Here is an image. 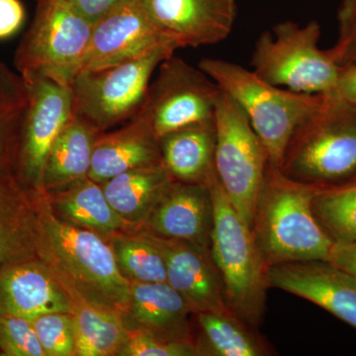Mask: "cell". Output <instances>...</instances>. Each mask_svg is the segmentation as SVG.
Here are the masks:
<instances>
[{
    "mask_svg": "<svg viewBox=\"0 0 356 356\" xmlns=\"http://www.w3.org/2000/svg\"><path fill=\"white\" fill-rule=\"evenodd\" d=\"M36 200L40 259L84 298L125 315L131 282L119 270L108 241L58 217L46 191Z\"/></svg>",
    "mask_w": 356,
    "mask_h": 356,
    "instance_id": "obj_1",
    "label": "cell"
},
{
    "mask_svg": "<svg viewBox=\"0 0 356 356\" xmlns=\"http://www.w3.org/2000/svg\"><path fill=\"white\" fill-rule=\"evenodd\" d=\"M317 189L290 179L270 163L267 165L252 222V233L267 266L329 261L334 241L312 207Z\"/></svg>",
    "mask_w": 356,
    "mask_h": 356,
    "instance_id": "obj_2",
    "label": "cell"
},
{
    "mask_svg": "<svg viewBox=\"0 0 356 356\" xmlns=\"http://www.w3.org/2000/svg\"><path fill=\"white\" fill-rule=\"evenodd\" d=\"M280 170L290 179L329 188L356 179V106L334 93L293 133Z\"/></svg>",
    "mask_w": 356,
    "mask_h": 356,
    "instance_id": "obj_3",
    "label": "cell"
},
{
    "mask_svg": "<svg viewBox=\"0 0 356 356\" xmlns=\"http://www.w3.org/2000/svg\"><path fill=\"white\" fill-rule=\"evenodd\" d=\"M214 226L210 252L232 312L257 329L266 310L267 266L252 229L225 195L216 175L208 181Z\"/></svg>",
    "mask_w": 356,
    "mask_h": 356,
    "instance_id": "obj_4",
    "label": "cell"
},
{
    "mask_svg": "<svg viewBox=\"0 0 356 356\" xmlns=\"http://www.w3.org/2000/svg\"><path fill=\"white\" fill-rule=\"evenodd\" d=\"M198 67L240 105L266 147L269 163L278 168L293 133L324 102L325 95L278 88L221 58H204Z\"/></svg>",
    "mask_w": 356,
    "mask_h": 356,
    "instance_id": "obj_5",
    "label": "cell"
},
{
    "mask_svg": "<svg viewBox=\"0 0 356 356\" xmlns=\"http://www.w3.org/2000/svg\"><path fill=\"white\" fill-rule=\"evenodd\" d=\"M321 26L284 21L261 33L252 56V72L262 81L307 95L336 91L341 67L331 51L318 47Z\"/></svg>",
    "mask_w": 356,
    "mask_h": 356,
    "instance_id": "obj_6",
    "label": "cell"
},
{
    "mask_svg": "<svg viewBox=\"0 0 356 356\" xmlns=\"http://www.w3.org/2000/svg\"><path fill=\"white\" fill-rule=\"evenodd\" d=\"M92 24L65 0H37L34 17L14 54L24 77L43 76L72 86L81 72Z\"/></svg>",
    "mask_w": 356,
    "mask_h": 356,
    "instance_id": "obj_7",
    "label": "cell"
},
{
    "mask_svg": "<svg viewBox=\"0 0 356 356\" xmlns=\"http://www.w3.org/2000/svg\"><path fill=\"white\" fill-rule=\"evenodd\" d=\"M214 121L215 175L225 195L252 229L257 199L269 163L266 147L240 105L222 89Z\"/></svg>",
    "mask_w": 356,
    "mask_h": 356,
    "instance_id": "obj_8",
    "label": "cell"
},
{
    "mask_svg": "<svg viewBox=\"0 0 356 356\" xmlns=\"http://www.w3.org/2000/svg\"><path fill=\"white\" fill-rule=\"evenodd\" d=\"M175 51L159 48L119 64L77 74L70 86L74 113L102 132L131 120L144 105L154 72Z\"/></svg>",
    "mask_w": 356,
    "mask_h": 356,
    "instance_id": "obj_9",
    "label": "cell"
},
{
    "mask_svg": "<svg viewBox=\"0 0 356 356\" xmlns=\"http://www.w3.org/2000/svg\"><path fill=\"white\" fill-rule=\"evenodd\" d=\"M221 90L203 70L172 55L159 65L139 113L159 140L173 131L214 120Z\"/></svg>",
    "mask_w": 356,
    "mask_h": 356,
    "instance_id": "obj_10",
    "label": "cell"
},
{
    "mask_svg": "<svg viewBox=\"0 0 356 356\" xmlns=\"http://www.w3.org/2000/svg\"><path fill=\"white\" fill-rule=\"evenodd\" d=\"M24 79L29 98L11 172L27 188L40 192L51 147L74 115V96L70 86L47 77Z\"/></svg>",
    "mask_w": 356,
    "mask_h": 356,
    "instance_id": "obj_11",
    "label": "cell"
},
{
    "mask_svg": "<svg viewBox=\"0 0 356 356\" xmlns=\"http://www.w3.org/2000/svg\"><path fill=\"white\" fill-rule=\"evenodd\" d=\"M159 48L177 50L154 25L140 0H125L93 24L81 72L119 64Z\"/></svg>",
    "mask_w": 356,
    "mask_h": 356,
    "instance_id": "obj_12",
    "label": "cell"
},
{
    "mask_svg": "<svg viewBox=\"0 0 356 356\" xmlns=\"http://www.w3.org/2000/svg\"><path fill=\"white\" fill-rule=\"evenodd\" d=\"M159 31L177 49L220 43L233 31L236 0H140Z\"/></svg>",
    "mask_w": 356,
    "mask_h": 356,
    "instance_id": "obj_13",
    "label": "cell"
},
{
    "mask_svg": "<svg viewBox=\"0 0 356 356\" xmlns=\"http://www.w3.org/2000/svg\"><path fill=\"white\" fill-rule=\"evenodd\" d=\"M267 284L308 300L356 329V278L331 262L273 264Z\"/></svg>",
    "mask_w": 356,
    "mask_h": 356,
    "instance_id": "obj_14",
    "label": "cell"
},
{
    "mask_svg": "<svg viewBox=\"0 0 356 356\" xmlns=\"http://www.w3.org/2000/svg\"><path fill=\"white\" fill-rule=\"evenodd\" d=\"M154 236L165 257L168 283L184 297L192 313L235 315L227 302L209 248Z\"/></svg>",
    "mask_w": 356,
    "mask_h": 356,
    "instance_id": "obj_15",
    "label": "cell"
},
{
    "mask_svg": "<svg viewBox=\"0 0 356 356\" xmlns=\"http://www.w3.org/2000/svg\"><path fill=\"white\" fill-rule=\"evenodd\" d=\"M213 226L214 207L208 184L175 181L140 229L210 250Z\"/></svg>",
    "mask_w": 356,
    "mask_h": 356,
    "instance_id": "obj_16",
    "label": "cell"
},
{
    "mask_svg": "<svg viewBox=\"0 0 356 356\" xmlns=\"http://www.w3.org/2000/svg\"><path fill=\"white\" fill-rule=\"evenodd\" d=\"M58 312L69 313L70 300L46 262L36 257L0 266V315L32 321Z\"/></svg>",
    "mask_w": 356,
    "mask_h": 356,
    "instance_id": "obj_17",
    "label": "cell"
},
{
    "mask_svg": "<svg viewBox=\"0 0 356 356\" xmlns=\"http://www.w3.org/2000/svg\"><path fill=\"white\" fill-rule=\"evenodd\" d=\"M191 316V307L168 282H131L124 315L127 327L142 330L166 341L194 343Z\"/></svg>",
    "mask_w": 356,
    "mask_h": 356,
    "instance_id": "obj_18",
    "label": "cell"
},
{
    "mask_svg": "<svg viewBox=\"0 0 356 356\" xmlns=\"http://www.w3.org/2000/svg\"><path fill=\"white\" fill-rule=\"evenodd\" d=\"M159 163L163 161L159 139L147 119L138 113L118 130L98 136L88 177L103 184L128 170Z\"/></svg>",
    "mask_w": 356,
    "mask_h": 356,
    "instance_id": "obj_19",
    "label": "cell"
},
{
    "mask_svg": "<svg viewBox=\"0 0 356 356\" xmlns=\"http://www.w3.org/2000/svg\"><path fill=\"white\" fill-rule=\"evenodd\" d=\"M37 193L0 172V266L39 257Z\"/></svg>",
    "mask_w": 356,
    "mask_h": 356,
    "instance_id": "obj_20",
    "label": "cell"
},
{
    "mask_svg": "<svg viewBox=\"0 0 356 356\" xmlns=\"http://www.w3.org/2000/svg\"><path fill=\"white\" fill-rule=\"evenodd\" d=\"M46 192L58 217L106 241L122 232L138 229L117 214L105 195L102 184L89 177Z\"/></svg>",
    "mask_w": 356,
    "mask_h": 356,
    "instance_id": "obj_21",
    "label": "cell"
},
{
    "mask_svg": "<svg viewBox=\"0 0 356 356\" xmlns=\"http://www.w3.org/2000/svg\"><path fill=\"white\" fill-rule=\"evenodd\" d=\"M161 161L175 181L207 184L215 175V121L166 134L159 140Z\"/></svg>",
    "mask_w": 356,
    "mask_h": 356,
    "instance_id": "obj_22",
    "label": "cell"
},
{
    "mask_svg": "<svg viewBox=\"0 0 356 356\" xmlns=\"http://www.w3.org/2000/svg\"><path fill=\"white\" fill-rule=\"evenodd\" d=\"M60 283L70 300L69 313L76 332V356L118 355L128 337L124 316L89 301L69 285Z\"/></svg>",
    "mask_w": 356,
    "mask_h": 356,
    "instance_id": "obj_23",
    "label": "cell"
},
{
    "mask_svg": "<svg viewBox=\"0 0 356 356\" xmlns=\"http://www.w3.org/2000/svg\"><path fill=\"white\" fill-rule=\"evenodd\" d=\"M175 181L165 165L159 163L121 173L102 187L117 214L139 229Z\"/></svg>",
    "mask_w": 356,
    "mask_h": 356,
    "instance_id": "obj_24",
    "label": "cell"
},
{
    "mask_svg": "<svg viewBox=\"0 0 356 356\" xmlns=\"http://www.w3.org/2000/svg\"><path fill=\"white\" fill-rule=\"evenodd\" d=\"M102 133L88 119L74 113L54 143L47 159L44 191L88 177L95 142Z\"/></svg>",
    "mask_w": 356,
    "mask_h": 356,
    "instance_id": "obj_25",
    "label": "cell"
},
{
    "mask_svg": "<svg viewBox=\"0 0 356 356\" xmlns=\"http://www.w3.org/2000/svg\"><path fill=\"white\" fill-rule=\"evenodd\" d=\"M199 336L194 337L198 355L266 356L273 355L268 343L257 329L235 315L193 314Z\"/></svg>",
    "mask_w": 356,
    "mask_h": 356,
    "instance_id": "obj_26",
    "label": "cell"
},
{
    "mask_svg": "<svg viewBox=\"0 0 356 356\" xmlns=\"http://www.w3.org/2000/svg\"><path fill=\"white\" fill-rule=\"evenodd\" d=\"M108 242L119 270L130 282H168L165 257L153 233L145 229L122 232Z\"/></svg>",
    "mask_w": 356,
    "mask_h": 356,
    "instance_id": "obj_27",
    "label": "cell"
},
{
    "mask_svg": "<svg viewBox=\"0 0 356 356\" xmlns=\"http://www.w3.org/2000/svg\"><path fill=\"white\" fill-rule=\"evenodd\" d=\"M28 98V86L23 76L0 62V172H13Z\"/></svg>",
    "mask_w": 356,
    "mask_h": 356,
    "instance_id": "obj_28",
    "label": "cell"
},
{
    "mask_svg": "<svg viewBox=\"0 0 356 356\" xmlns=\"http://www.w3.org/2000/svg\"><path fill=\"white\" fill-rule=\"evenodd\" d=\"M312 207L334 241H356V179L339 186L318 188Z\"/></svg>",
    "mask_w": 356,
    "mask_h": 356,
    "instance_id": "obj_29",
    "label": "cell"
},
{
    "mask_svg": "<svg viewBox=\"0 0 356 356\" xmlns=\"http://www.w3.org/2000/svg\"><path fill=\"white\" fill-rule=\"evenodd\" d=\"M32 324L46 356H76V332L70 313L44 314Z\"/></svg>",
    "mask_w": 356,
    "mask_h": 356,
    "instance_id": "obj_30",
    "label": "cell"
},
{
    "mask_svg": "<svg viewBox=\"0 0 356 356\" xmlns=\"http://www.w3.org/2000/svg\"><path fill=\"white\" fill-rule=\"evenodd\" d=\"M0 351L6 356H46L32 321L0 315Z\"/></svg>",
    "mask_w": 356,
    "mask_h": 356,
    "instance_id": "obj_31",
    "label": "cell"
},
{
    "mask_svg": "<svg viewBox=\"0 0 356 356\" xmlns=\"http://www.w3.org/2000/svg\"><path fill=\"white\" fill-rule=\"evenodd\" d=\"M120 356H193L198 355L195 344L166 341L135 327H128V337Z\"/></svg>",
    "mask_w": 356,
    "mask_h": 356,
    "instance_id": "obj_32",
    "label": "cell"
},
{
    "mask_svg": "<svg viewBox=\"0 0 356 356\" xmlns=\"http://www.w3.org/2000/svg\"><path fill=\"white\" fill-rule=\"evenodd\" d=\"M339 37L330 49L339 67L356 60V0H341L337 11Z\"/></svg>",
    "mask_w": 356,
    "mask_h": 356,
    "instance_id": "obj_33",
    "label": "cell"
},
{
    "mask_svg": "<svg viewBox=\"0 0 356 356\" xmlns=\"http://www.w3.org/2000/svg\"><path fill=\"white\" fill-rule=\"evenodd\" d=\"M25 20V9L20 0H0V40L19 31Z\"/></svg>",
    "mask_w": 356,
    "mask_h": 356,
    "instance_id": "obj_34",
    "label": "cell"
},
{
    "mask_svg": "<svg viewBox=\"0 0 356 356\" xmlns=\"http://www.w3.org/2000/svg\"><path fill=\"white\" fill-rule=\"evenodd\" d=\"M77 13L95 24L121 6L125 0H65Z\"/></svg>",
    "mask_w": 356,
    "mask_h": 356,
    "instance_id": "obj_35",
    "label": "cell"
},
{
    "mask_svg": "<svg viewBox=\"0 0 356 356\" xmlns=\"http://www.w3.org/2000/svg\"><path fill=\"white\" fill-rule=\"evenodd\" d=\"M329 262L356 278V241H334Z\"/></svg>",
    "mask_w": 356,
    "mask_h": 356,
    "instance_id": "obj_36",
    "label": "cell"
},
{
    "mask_svg": "<svg viewBox=\"0 0 356 356\" xmlns=\"http://www.w3.org/2000/svg\"><path fill=\"white\" fill-rule=\"evenodd\" d=\"M334 95L356 106V60L341 67Z\"/></svg>",
    "mask_w": 356,
    "mask_h": 356,
    "instance_id": "obj_37",
    "label": "cell"
}]
</instances>
